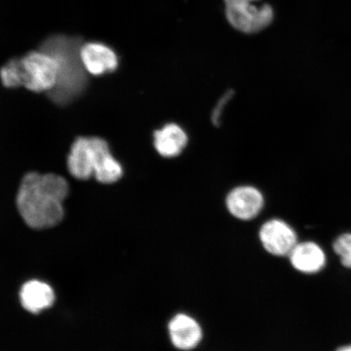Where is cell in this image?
I'll return each mask as SVG.
<instances>
[{
    "instance_id": "obj_13",
    "label": "cell",
    "mask_w": 351,
    "mask_h": 351,
    "mask_svg": "<svg viewBox=\"0 0 351 351\" xmlns=\"http://www.w3.org/2000/svg\"><path fill=\"white\" fill-rule=\"evenodd\" d=\"M0 78L4 86L16 88L25 86V73L21 58L12 59L0 69Z\"/></svg>"
},
{
    "instance_id": "obj_3",
    "label": "cell",
    "mask_w": 351,
    "mask_h": 351,
    "mask_svg": "<svg viewBox=\"0 0 351 351\" xmlns=\"http://www.w3.org/2000/svg\"><path fill=\"white\" fill-rule=\"evenodd\" d=\"M112 155L104 139L80 137L72 145L67 160L69 172L79 180L95 176L107 158Z\"/></svg>"
},
{
    "instance_id": "obj_11",
    "label": "cell",
    "mask_w": 351,
    "mask_h": 351,
    "mask_svg": "<svg viewBox=\"0 0 351 351\" xmlns=\"http://www.w3.org/2000/svg\"><path fill=\"white\" fill-rule=\"evenodd\" d=\"M289 257L292 266L304 274L318 273L326 263L323 250L311 241L297 243Z\"/></svg>"
},
{
    "instance_id": "obj_4",
    "label": "cell",
    "mask_w": 351,
    "mask_h": 351,
    "mask_svg": "<svg viewBox=\"0 0 351 351\" xmlns=\"http://www.w3.org/2000/svg\"><path fill=\"white\" fill-rule=\"evenodd\" d=\"M226 15L232 27L254 34L267 27L274 20L273 8L262 0H223Z\"/></svg>"
},
{
    "instance_id": "obj_6",
    "label": "cell",
    "mask_w": 351,
    "mask_h": 351,
    "mask_svg": "<svg viewBox=\"0 0 351 351\" xmlns=\"http://www.w3.org/2000/svg\"><path fill=\"white\" fill-rule=\"evenodd\" d=\"M258 236L265 251L276 256H289L298 243L295 230L279 219L263 223Z\"/></svg>"
},
{
    "instance_id": "obj_12",
    "label": "cell",
    "mask_w": 351,
    "mask_h": 351,
    "mask_svg": "<svg viewBox=\"0 0 351 351\" xmlns=\"http://www.w3.org/2000/svg\"><path fill=\"white\" fill-rule=\"evenodd\" d=\"M188 143L186 132L177 124L166 125L154 134V145L160 156L171 158L180 155Z\"/></svg>"
},
{
    "instance_id": "obj_15",
    "label": "cell",
    "mask_w": 351,
    "mask_h": 351,
    "mask_svg": "<svg viewBox=\"0 0 351 351\" xmlns=\"http://www.w3.org/2000/svg\"><path fill=\"white\" fill-rule=\"evenodd\" d=\"M232 94H234V92L228 91L227 93L223 95L221 99H219L217 104V106L214 109L212 119L215 125H218L219 124V120H221L223 108L226 107L227 103H229V101L232 98Z\"/></svg>"
},
{
    "instance_id": "obj_8",
    "label": "cell",
    "mask_w": 351,
    "mask_h": 351,
    "mask_svg": "<svg viewBox=\"0 0 351 351\" xmlns=\"http://www.w3.org/2000/svg\"><path fill=\"white\" fill-rule=\"evenodd\" d=\"M265 204L261 192L252 186H240L232 190L226 199L228 210L241 221H251L261 212Z\"/></svg>"
},
{
    "instance_id": "obj_7",
    "label": "cell",
    "mask_w": 351,
    "mask_h": 351,
    "mask_svg": "<svg viewBox=\"0 0 351 351\" xmlns=\"http://www.w3.org/2000/svg\"><path fill=\"white\" fill-rule=\"evenodd\" d=\"M79 55L86 73L94 76L116 71L119 64L116 52L104 43L89 42L82 44Z\"/></svg>"
},
{
    "instance_id": "obj_1",
    "label": "cell",
    "mask_w": 351,
    "mask_h": 351,
    "mask_svg": "<svg viewBox=\"0 0 351 351\" xmlns=\"http://www.w3.org/2000/svg\"><path fill=\"white\" fill-rule=\"evenodd\" d=\"M67 181L56 174H26L22 179L16 205L24 221L35 230L54 227L62 221L63 202L69 195Z\"/></svg>"
},
{
    "instance_id": "obj_9",
    "label": "cell",
    "mask_w": 351,
    "mask_h": 351,
    "mask_svg": "<svg viewBox=\"0 0 351 351\" xmlns=\"http://www.w3.org/2000/svg\"><path fill=\"white\" fill-rule=\"evenodd\" d=\"M169 339L174 348L184 351L194 350L203 339V329L195 318L178 313L170 319Z\"/></svg>"
},
{
    "instance_id": "obj_14",
    "label": "cell",
    "mask_w": 351,
    "mask_h": 351,
    "mask_svg": "<svg viewBox=\"0 0 351 351\" xmlns=\"http://www.w3.org/2000/svg\"><path fill=\"white\" fill-rule=\"evenodd\" d=\"M333 249L340 256L342 265L351 269V234L339 236L333 243Z\"/></svg>"
},
{
    "instance_id": "obj_10",
    "label": "cell",
    "mask_w": 351,
    "mask_h": 351,
    "mask_svg": "<svg viewBox=\"0 0 351 351\" xmlns=\"http://www.w3.org/2000/svg\"><path fill=\"white\" fill-rule=\"evenodd\" d=\"M55 293L49 285L41 280H32L21 289L20 300L22 306L30 313H42L53 305Z\"/></svg>"
},
{
    "instance_id": "obj_2",
    "label": "cell",
    "mask_w": 351,
    "mask_h": 351,
    "mask_svg": "<svg viewBox=\"0 0 351 351\" xmlns=\"http://www.w3.org/2000/svg\"><path fill=\"white\" fill-rule=\"evenodd\" d=\"M81 46L77 39L57 36L48 39L41 47V50L54 56L59 64L58 80L48 95L60 106L71 104L86 90V71L79 55Z\"/></svg>"
},
{
    "instance_id": "obj_5",
    "label": "cell",
    "mask_w": 351,
    "mask_h": 351,
    "mask_svg": "<svg viewBox=\"0 0 351 351\" xmlns=\"http://www.w3.org/2000/svg\"><path fill=\"white\" fill-rule=\"evenodd\" d=\"M21 61L25 88L34 92H49L53 89L59 77V64L54 56L40 49L29 52Z\"/></svg>"
},
{
    "instance_id": "obj_16",
    "label": "cell",
    "mask_w": 351,
    "mask_h": 351,
    "mask_svg": "<svg viewBox=\"0 0 351 351\" xmlns=\"http://www.w3.org/2000/svg\"><path fill=\"white\" fill-rule=\"evenodd\" d=\"M337 351H351V345L348 346H343V348H341Z\"/></svg>"
}]
</instances>
